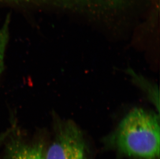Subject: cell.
I'll return each mask as SVG.
<instances>
[{
  "label": "cell",
  "mask_w": 160,
  "mask_h": 159,
  "mask_svg": "<svg viewBox=\"0 0 160 159\" xmlns=\"http://www.w3.org/2000/svg\"><path fill=\"white\" fill-rule=\"evenodd\" d=\"M11 133L6 138L2 159H46L47 144L44 138L27 140Z\"/></svg>",
  "instance_id": "3957f363"
},
{
  "label": "cell",
  "mask_w": 160,
  "mask_h": 159,
  "mask_svg": "<svg viewBox=\"0 0 160 159\" xmlns=\"http://www.w3.org/2000/svg\"><path fill=\"white\" fill-rule=\"evenodd\" d=\"M106 147L133 159H160L159 114L139 108L131 110L105 138Z\"/></svg>",
  "instance_id": "6da1fadb"
},
{
  "label": "cell",
  "mask_w": 160,
  "mask_h": 159,
  "mask_svg": "<svg viewBox=\"0 0 160 159\" xmlns=\"http://www.w3.org/2000/svg\"><path fill=\"white\" fill-rule=\"evenodd\" d=\"M12 128H11L9 130L6 131L5 132L0 133V146L3 144V143H4L6 138H8V137L9 136L11 132H12Z\"/></svg>",
  "instance_id": "5b68a950"
},
{
  "label": "cell",
  "mask_w": 160,
  "mask_h": 159,
  "mask_svg": "<svg viewBox=\"0 0 160 159\" xmlns=\"http://www.w3.org/2000/svg\"><path fill=\"white\" fill-rule=\"evenodd\" d=\"M8 22L6 20L5 22L0 26V77L3 71L5 52L9 38Z\"/></svg>",
  "instance_id": "277c9868"
},
{
  "label": "cell",
  "mask_w": 160,
  "mask_h": 159,
  "mask_svg": "<svg viewBox=\"0 0 160 159\" xmlns=\"http://www.w3.org/2000/svg\"><path fill=\"white\" fill-rule=\"evenodd\" d=\"M46 159H91L86 138L75 122L56 119L54 137L47 145Z\"/></svg>",
  "instance_id": "7a4b0ae2"
}]
</instances>
